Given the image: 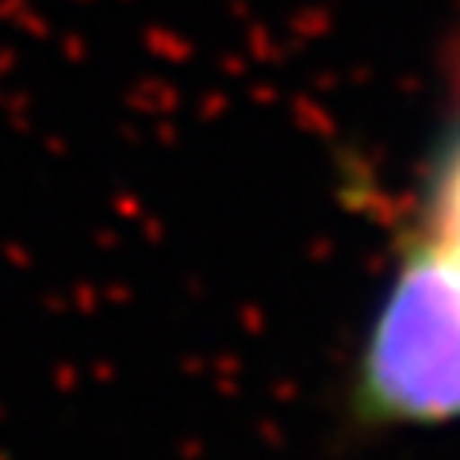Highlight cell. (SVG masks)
Returning a JSON list of instances; mask_svg holds the SVG:
<instances>
[{"label": "cell", "instance_id": "6da1fadb", "mask_svg": "<svg viewBox=\"0 0 460 460\" xmlns=\"http://www.w3.org/2000/svg\"><path fill=\"white\" fill-rule=\"evenodd\" d=\"M361 429H441L460 422V272L419 238H399L349 380Z\"/></svg>", "mask_w": 460, "mask_h": 460}, {"label": "cell", "instance_id": "7a4b0ae2", "mask_svg": "<svg viewBox=\"0 0 460 460\" xmlns=\"http://www.w3.org/2000/svg\"><path fill=\"white\" fill-rule=\"evenodd\" d=\"M402 234L419 238L422 246H429L460 272V104L434 138L419 192V211Z\"/></svg>", "mask_w": 460, "mask_h": 460}]
</instances>
